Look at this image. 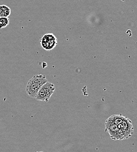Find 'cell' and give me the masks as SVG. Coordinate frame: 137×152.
Segmentation results:
<instances>
[{
	"label": "cell",
	"mask_w": 137,
	"mask_h": 152,
	"mask_svg": "<svg viewBox=\"0 0 137 152\" xmlns=\"http://www.w3.org/2000/svg\"><path fill=\"white\" fill-rule=\"evenodd\" d=\"M48 81L45 75H38L33 76L27 83L26 86V93L31 98H35L39 89Z\"/></svg>",
	"instance_id": "6da1fadb"
},
{
	"label": "cell",
	"mask_w": 137,
	"mask_h": 152,
	"mask_svg": "<svg viewBox=\"0 0 137 152\" xmlns=\"http://www.w3.org/2000/svg\"><path fill=\"white\" fill-rule=\"evenodd\" d=\"M55 91V87L54 84L48 81L39 89L35 99L38 101L48 102L51 96L54 93Z\"/></svg>",
	"instance_id": "7a4b0ae2"
},
{
	"label": "cell",
	"mask_w": 137,
	"mask_h": 152,
	"mask_svg": "<svg viewBox=\"0 0 137 152\" xmlns=\"http://www.w3.org/2000/svg\"><path fill=\"white\" fill-rule=\"evenodd\" d=\"M118 126L119 129L122 140L128 139L134 133V126L132 122L127 117L121 124L118 125Z\"/></svg>",
	"instance_id": "3957f363"
},
{
	"label": "cell",
	"mask_w": 137,
	"mask_h": 152,
	"mask_svg": "<svg viewBox=\"0 0 137 152\" xmlns=\"http://www.w3.org/2000/svg\"><path fill=\"white\" fill-rule=\"evenodd\" d=\"M40 43L43 49L50 51L58 45V39L53 34H46L40 38Z\"/></svg>",
	"instance_id": "277c9868"
},
{
	"label": "cell",
	"mask_w": 137,
	"mask_h": 152,
	"mask_svg": "<svg viewBox=\"0 0 137 152\" xmlns=\"http://www.w3.org/2000/svg\"><path fill=\"white\" fill-rule=\"evenodd\" d=\"M105 131L108 133L111 139L114 140H122L118 125L114 124L108 118L105 122Z\"/></svg>",
	"instance_id": "5b68a950"
},
{
	"label": "cell",
	"mask_w": 137,
	"mask_h": 152,
	"mask_svg": "<svg viewBox=\"0 0 137 152\" xmlns=\"http://www.w3.org/2000/svg\"><path fill=\"white\" fill-rule=\"evenodd\" d=\"M126 116H122L121 114L120 115H113L110 116L108 119H110L114 124L118 125L121 124L126 118Z\"/></svg>",
	"instance_id": "8992f818"
},
{
	"label": "cell",
	"mask_w": 137,
	"mask_h": 152,
	"mask_svg": "<svg viewBox=\"0 0 137 152\" xmlns=\"http://www.w3.org/2000/svg\"><path fill=\"white\" fill-rule=\"evenodd\" d=\"M11 8L5 5H0V18L1 17H8L11 14Z\"/></svg>",
	"instance_id": "52a82bcc"
},
{
	"label": "cell",
	"mask_w": 137,
	"mask_h": 152,
	"mask_svg": "<svg viewBox=\"0 0 137 152\" xmlns=\"http://www.w3.org/2000/svg\"><path fill=\"white\" fill-rule=\"evenodd\" d=\"M10 23V19L8 17H1L0 18V29L7 27Z\"/></svg>",
	"instance_id": "ba28073f"
},
{
	"label": "cell",
	"mask_w": 137,
	"mask_h": 152,
	"mask_svg": "<svg viewBox=\"0 0 137 152\" xmlns=\"http://www.w3.org/2000/svg\"></svg>",
	"instance_id": "9c48e42d"
}]
</instances>
